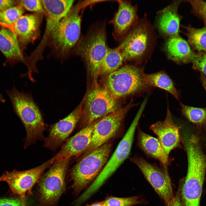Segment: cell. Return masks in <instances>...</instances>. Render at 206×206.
I'll return each mask as SVG.
<instances>
[{
    "instance_id": "30",
    "label": "cell",
    "mask_w": 206,
    "mask_h": 206,
    "mask_svg": "<svg viewBox=\"0 0 206 206\" xmlns=\"http://www.w3.org/2000/svg\"><path fill=\"white\" fill-rule=\"evenodd\" d=\"M187 1L190 5L191 11L196 16L206 22V1L200 0Z\"/></svg>"
},
{
    "instance_id": "27",
    "label": "cell",
    "mask_w": 206,
    "mask_h": 206,
    "mask_svg": "<svg viewBox=\"0 0 206 206\" xmlns=\"http://www.w3.org/2000/svg\"><path fill=\"white\" fill-rule=\"evenodd\" d=\"M124 61V58L117 48H109L100 66L99 76L108 74L118 69Z\"/></svg>"
},
{
    "instance_id": "18",
    "label": "cell",
    "mask_w": 206,
    "mask_h": 206,
    "mask_svg": "<svg viewBox=\"0 0 206 206\" xmlns=\"http://www.w3.org/2000/svg\"><path fill=\"white\" fill-rule=\"evenodd\" d=\"M118 7L111 21L115 39L122 40L137 23L136 7L130 2L118 1Z\"/></svg>"
},
{
    "instance_id": "23",
    "label": "cell",
    "mask_w": 206,
    "mask_h": 206,
    "mask_svg": "<svg viewBox=\"0 0 206 206\" xmlns=\"http://www.w3.org/2000/svg\"><path fill=\"white\" fill-rule=\"evenodd\" d=\"M0 50L11 62H21L25 63V58L21 52L16 35L6 28L0 29Z\"/></svg>"
},
{
    "instance_id": "31",
    "label": "cell",
    "mask_w": 206,
    "mask_h": 206,
    "mask_svg": "<svg viewBox=\"0 0 206 206\" xmlns=\"http://www.w3.org/2000/svg\"><path fill=\"white\" fill-rule=\"evenodd\" d=\"M191 63L194 69L206 77V52H195Z\"/></svg>"
},
{
    "instance_id": "10",
    "label": "cell",
    "mask_w": 206,
    "mask_h": 206,
    "mask_svg": "<svg viewBox=\"0 0 206 206\" xmlns=\"http://www.w3.org/2000/svg\"><path fill=\"white\" fill-rule=\"evenodd\" d=\"M142 112L139 110L123 138L102 171L83 193L88 198L102 185L128 157L133 144L134 134Z\"/></svg>"
},
{
    "instance_id": "8",
    "label": "cell",
    "mask_w": 206,
    "mask_h": 206,
    "mask_svg": "<svg viewBox=\"0 0 206 206\" xmlns=\"http://www.w3.org/2000/svg\"><path fill=\"white\" fill-rule=\"evenodd\" d=\"M70 159L55 161L38 182L39 206H55L65 189V177Z\"/></svg>"
},
{
    "instance_id": "32",
    "label": "cell",
    "mask_w": 206,
    "mask_h": 206,
    "mask_svg": "<svg viewBox=\"0 0 206 206\" xmlns=\"http://www.w3.org/2000/svg\"><path fill=\"white\" fill-rule=\"evenodd\" d=\"M17 1L19 4L28 11L35 13L45 14V11L41 0H20Z\"/></svg>"
},
{
    "instance_id": "7",
    "label": "cell",
    "mask_w": 206,
    "mask_h": 206,
    "mask_svg": "<svg viewBox=\"0 0 206 206\" xmlns=\"http://www.w3.org/2000/svg\"><path fill=\"white\" fill-rule=\"evenodd\" d=\"M118 100L98 82L92 83L83 100L80 120L83 128L119 109Z\"/></svg>"
},
{
    "instance_id": "16",
    "label": "cell",
    "mask_w": 206,
    "mask_h": 206,
    "mask_svg": "<svg viewBox=\"0 0 206 206\" xmlns=\"http://www.w3.org/2000/svg\"><path fill=\"white\" fill-rule=\"evenodd\" d=\"M83 100L68 116L51 126L48 136L45 139L44 146L54 151L69 136L80 118Z\"/></svg>"
},
{
    "instance_id": "20",
    "label": "cell",
    "mask_w": 206,
    "mask_h": 206,
    "mask_svg": "<svg viewBox=\"0 0 206 206\" xmlns=\"http://www.w3.org/2000/svg\"><path fill=\"white\" fill-rule=\"evenodd\" d=\"M182 1L172 3L158 14L157 26L159 30L168 37L179 35L181 17L178 9Z\"/></svg>"
},
{
    "instance_id": "38",
    "label": "cell",
    "mask_w": 206,
    "mask_h": 206,
    "mask_svg": "<svg viewBox=\"0 0 206 206\" xmlns=\"http://www.w3.org/2000/svg\"><path fill=\"white\" fill-rule=\"evenodd\" d=\"M5 102V100L4 99L2 95L0 93V102L4 103Z\"/></svg>"
},
{
    "instance_id": "29",
    "label": "cell",
    "mask_w": 206,
    "mask_h": 206,
    "mask_svg": "<svg viewBox=\"0 0 206 206\" xmlns=\"http://www.w3.org/2000/svg\"><path fill=\"white\" fill-rule=\"evenodd\" d=\"M24 9L20 5H16L0 12V24L10 25L23 15Z\"/></svg>"
},
{
    "instance_id": "13",
    "label": "cell",
    "mask_w": 206,
    "mask_h": 206,
    "mask_svg": "<svg viewBox=\"0 0 206 206\" xmlns=\"http://www.w3.org/2000/svg\"><path fill=\"white\" fill-rule=\"evenodd\" d=\"M53 158L41 165L28 170L5 172L0 177V181L7 183L12 193L18 195L25 201V194L32 195V189L38 182L45 170L54 162Z\"/></svg>"
},
{
    "instance_id": "17",
    "label": "cell",
    "mask_w": 206,
    "mask_h": 206,
    "mask_svg": "<svg viewBox=\"0 0 206 206\" xmlns=\"http://www.w3.org/2000/svg\"><path fill=\"white\" fill-rule=\"evenodd\" d=\"M180 128L174 122L168 106L164 120L157 122L150 128L157 136L168 157L171 150L181 145V139L179 132Z\"/></svg>"
},
{
    "instance_id": "19",
    "label": "cell",
    "mask_w": 206,
    "mask_h": 206,
    "mask_svg": "<svg viewBox=\"0 0 206 206\" xmlns=\"http://www.w3.org/2000/svg\"><path fill=\"white\" fill-rule=\"evenodd\" d=\"M97 120L82 128L69 138L60 151L53 157L55 161L62 158L70 159L74 157L83 153L91 142Z\"/></svg>"
},
{
    "instance_id": "28",
    "label": "cell",
    "mask_w": 206,
    "mask_h": 206,
    "mask_svg": "<svg viewBox=\"0 0 206 206\" xmlns=\"http://www.w3.org/2000/svg\"><path fill=\"white\" fill-rule=\"evenodd\" d=\"M147 201L139 196L125 198L111 197L102 201L104 206H132L146 204Z\"/></svg>"
},
{
    "instance_id": "35",
    "label": "cell",
    "mask_w": 206,
    "mask_h": 206,
    "mask_svg": "<svg viewBox=\"0 0 206 206\" xmlns=\"http://www.w3.org/2000/svg\"><path fill=\"white\" fill-rule=\"evenodd\" d=\"M17 3L13 0H0V12L16 5Z\"/></svg>"
},
{
    "instance_id": "37",
    "label": "cell",
    "mask_w": 206,
    "mask_h": 206,
    "mask_svg": "<svg viewBox=\"0 0 206 206\" xmlns=\"http://www.w3.org/2000/svg\"><path fill=\"white\" fill-rule=\"evenodd\" d=\"M88 206H104L102 202L96 203L92 204Z\"/></svg>"
},
{
    "instance_id": "4",
    "label": "cell",
    "mask_w": 206,
    "mask_h": 206,
    "mask_svg": "<svg viewBox=\"0 0 206 206\" xmlns=\"http://www.w3.org/2000/svg\"><path fill=\"white\" fill-rule=\"evenodd\" d=\"M111 149V144L107 143L83 157L74 166L70 175L75 193L78 194L97 178L109 159Z\"/></svg>"
},
{
    "instance_id": "33",
    "label": "cell",
    "mask_w": 206,
    "mask_h": 206,
    "mask_svg": "<svg viewBox=\"0 0 206 206\" xmlns=\"http://www.w3.org/2000/svg\"><path fill=\"white\" fill-rule=\"evenodd\" d=\"M0 206H26L25 201L20 197L0 199Z\"/></svg>"
},
{
    "instance_id": "14",
    "label": "cell",
    "mask_w": 206,
    "mask_h": 206,
    "mask_svg": "<svg viewBox=\"0 0 206 206\" xmlns=\"http://www.w3.org/2000/svg\"><path fill=\"white\" fill-rule=\"evenodd\" d=\"M130 160L138 167L147 180L166 205L174 195L168 171L137 156L131 158Z\"/></svg>"
},
{
    "instance_id": "1",
    "label": "cell",
    "mask_w": 206,
    "mask_h": 206,
    "mask_svg": "<svg viewBox=\"0 0 206 206\" xmlns=\"http://www.w3.org/2000/svg\"><path fill=\"white\" fill-rule=\"evenodd\" d=\"M89 4L80 2L72 7L55 27L49 44L55 57L64 60L76 46L80 34V12Z\"/></svg>"
},
{
    "instance_id": "9",
    "label": "cell",
    "mask_w": 206,
    "mask_h": 206,
    "mask_svg": "<svg viewBox=\"0 0 206 206\" xmlns=\"http://www.w3.org/2000/svg\"><path fill=\"white\" fill-rule=\"evenodd\" d=\"M45 11L46 23L43 36L39 44L30 55L26 57L28 65L36 67L37 62L43 58V54L49 44L52 33L60 21L72 7L74 0H41Z\"/></svg>"
},
{
    "instance_id": "6",
    "label": "cell",
    "mask_w": 206,
    "mask_h": 206,
    "mask_svg": "<svg viewBox=\"0 0 206 206\" xmlns=\"http://www.w3.org/2000/svg\"><path fill=\"white\" fill-rule=\"evenodd\" d=\"M142 68L130 65L120 67L108 74L104 87L114 97L119 99L147 90Z\"/></svg>"
},
{
    "instance_id": "21",
    "label": "cell",
    "mask_w": 206,
    "mask_h": 206,
    "mask_svg": "<svg viewBox=\"0 0 206 206\" xmlns=\"http://www.w3.org/2000/svg\"><path fill=\"white\" fill-rule=\"evenodd\" d=\"M168 58L179 64L191 63L195 52L179 35L168 37L164 46Z\"/></svg>"
},
{
    "instance_id": "12",
    "label": "cell",
    "mask_w": 206,
    "mask_h": 206,
    "mask_svg": "<svg viewBox=\"0 0 206 206\" xmlns=\"http://www.w3.org/2000/svg\"><path fill=\"white\" fill-rule=\"evenodd\" d=\"M133 106L130 102L125 107L119 109L96 121L91 142L83 153V157L107 143L116 135L126 114Z\"/></svg>"
},
{
    "instance_id": "24",
    "label": "cell",
    "mask_w": 206,
    "mask_h": 206,
    "mask_svg": "<svg viewBox=\"0 0 206 206\" xmlns=\"http://www.w3.org/2000/svg\"><path fill=\"white\" fill-rule=\"evenodd\" d=\"M145 84L149 86L160 88L171 94L175 98L179 100V95L172 80L164 71L144 75Z\"/></svg>"
},
{
    "instance_id": "26",
    "label": "cell",
    "mask_w": 206,
    "mask_h": 206,
    "mask_svg": "<svg viewBox=\"0 0 206 206\" xmlns=\"http://www.w3.org/2000/svg\"><path fill=\"white\" fill-rule=\"evenodd\" d=\"M201 28H196L191 25L184 26L188 43L192 50L197 52H206V22Z\"/></svg>"
},
{
    "instance_id": "25",
    "label": "cell",
    "mask_w": 206,
    "mask_h": 206,
    "mask_svg": "<svg viewBox=\"0 0 206 206\" xmlns=\"http://www.w3.org/2000/svg\"><path fill=\"white\" fill-rule=\"evenodd\" d=\"M183 116L196 127L199 133L206 131V108L189 106L181 104Z\"/></svg>"
},
{
    "instance_id": "34",
    "label": "cell",
    "mask_w": 206,
    "mask_h": 206,
    "mask_svg": "<svg viewBox=\"0 0 206 206\" xmlns=\"http://www.w3.org/2000/svg\"><path fill=\"white\" fill-rule=\"evenodd\" d=\"M181 181L176 194L165 205L166 206H183L181 199Z\"/></svg>"
},
{
    "instance_id": "3",
    "label": "cell",
    "mask_w": 206,
    "mask_h": 206,
    "mask_svg": "<svg viewBox=\"0 0 206 206\" xmlns=\"http://www.w3.org/2000/svg\"><path fill=\"white\" fill-rule=\"evenodd\" d=\"M6 92L14 111L25 127L26 136L25 147L42 139L45 124L40 110L31 95L19 91L15 86Z\"/></svg>"
},
{
    "instance_id": "22",
    "label": "cell",
    "mask_w": 206,
    "mask_h": 206,
    "mask_svg": "<svg viewBox=\"0 0 206 206\" xmlns=\"http://www.w3.org/2000/svg\"><path fill=\"white\" fill-rule=\"evenodd\" d=\"M138 130V146L147 155L158 160L162 164L163 168L168 171L169 157L158 139L146 134L139 128Z\"/></svg>"
},
{
    "instance_id": "36",
    "label": "cell",
    "mask_w": 206,
    "mask_h": 206,
    "mask_svg": "<svg viewBox=\"0 0 206 206\" xmlns=\"http://www.w3.org/2000/svg\"><path fill=\"white\" fill-rule=\"evenodd\" d=\"M200 80L206 92V77L201 74L200 76Z\"/></svg>"
},
{
    "instance_id": "5",
    "label": "cell",
    "mask_w": 206,
    "mask_h": 206,
    "mask_svg": "<svg viewBox=\"0 0 206 206\" xmlns=\"http://www.w3.org/2000/svg\"><path fill=\"white\" fill-rule=\"evenodd\" d=\"M109 48L105 27L100 26L92 30L86 37L79 39L74 48L75 53L85 61L92 83L97 82L100 66Z\"/></svg>"
},
{
    "instance_id": "15",
    "label": "cell",
    "mask_w": 206,
    "mask_h": 206,
    "mask_svg": "<svg viewBox=\"0 0 206 206\" xmlns=\"http://www.w3.org/2000/svg\"><path fill=\"white\" fill-rule=\"evenodd\" d=\"M43 14L35 13L22 15L10 25L1 24L16 35L22 48L33 43L39 37L40 27Z\"/></svg>"
},
{
    "instance_id": "2",
    "label": "cell",
    "mask_w": 206,
    "mask_h": 206,
    "mask_svg": "<svg viewBox=\"0 0 206 206\" xmlns=\"http://www.w3.org/2000/svg\"><path fill=\"white\" fill-rule=\"evenodd\" d=\"M185 148L188 168L185 180L182 183L181 199L184 206H200L206 172V156L198 143H188Z\"/></svg>"
},
{
    "instance_id": "11",
    "label": "cell",
    "mask_w": 206,
    "mask_h": 206,
    "mask_svg": "<svg viewBox=\"0 0 206 206\" xmlns=\"http://www.w3.org/2000/svg\"><path fill=\"white\" fill-rule=\"evenodd\" d=\"M152 30L144 21L137 22L117 47L124 60H140L148 54L154 41Z\"/></svg>"
}]
</instances>
